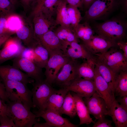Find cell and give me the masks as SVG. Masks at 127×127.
<instances>
[{
    "label": "cell",
    "mask_w": 127,
    "mask_h": 127,
    "mask_svg": "<svg viewBox=\"0 0 127 127\" xmlns=\"http://www.w3.org/2000/svg\"><path fill=\"white\" fill-rule=\"evenodd\" d=\"M115 47L111 48L107 52L94 55L115 73L127 70V58L122 51Z\"/></svg>",
    "instance_id": "obj_5"
},
{
    "label": "cell",
    "mask_w": 127,
    "mask_h": 127,
    "mask_svg": "<svg viewBox=\"0 0 127 127\" xmlns=\"http://www.w3.org/2000/svg\"><path fill=\"white\" fill-rule=\"evenodd\" d=\"M95 64L101 76L108 83L114 93V90L118 74L114 72L95 56Z\"/></svg>",
    "instance_id": "obj_24"
},
{
    "label": "cell",
    "mask_w": 127,
    "mask_h": 127,
    "mask_svg": "<svg viewBox=\"0 0 127 127\" xmlns=\"http://www.w3.org/2000/svg\"><path fill=\"white\" fill-rule=\"evenodd\" d=\"M117 46L122 51L125 57L127 58V43L124 40L118 41L116 43Z\"/></svg>",
    "instance_id": "obj_45"
},
{
    "label": "cell",
    "mask_w": 127,
    "mask_h": 127,
    "mask_svg": "<svg viewBox=\"0 0 127 127\" xmlns=\"http://www.w3.org/2000/svg\"><path fill=\"white\" fill-rule=\"evenodd\" d=\"M0 77L2 80L19 81L26 85L35 81L20 69L9 65L0 66Z\"/></svg>",
    "instance_id": "obj_17"
},
{
    "label": "cell",
    "mask_w": 127,
    "mask_h": 127,
    "mask_svg": "<svg viewBox=\"0 0 127 127\" xmlns=\"http://www.w3.org/2000/svg\"><path fill=\"white\" fill-rule=\"evenodd\" d=\"M12 66L25 72L35 81L43 79L42 68L32 61L20 56L14 58Z\"/></svg>",
    "instance_id": "obj_9"
},
{
    "label": "cell",
    "mask_w": 127,
    "mask_h": 127,
    "mask_svg": "<svg viewBox=\"0 0 127 127\" xmlns=\"http://www.w3.org/2000/svg\"><path fill=\"white\" fill-rule=\"evenodd\" d=\"M65 88L84 98L90 97L96 92L94 80L82 78L76 79Z\"/></svg>",
    "instance_id": "obj_15"
},
{
    "label": "cell",
    "mask_w": 127,
    "mask_h": 127,
    "mask_svg": "<svg viewBox=\"0 0 127 127\" xmlns=\"http://www.w3.org/2000/svg\"><path fill=\"white\" fill-rule=\"evenodd\" d=\"M127 28L126 20L122 18L116 17L95 24L92 28L98 35L116 44L118 41L123 40L126 37Z\"/></svg>",
    "instance_id": "obj_1"
},
{
    "label": "cell",
    "mask_w": 127,
    "mask_h": 127,
    "mask_svg": "<svg viewBox=\"0 0 127 127\" xmlns=\"http://www.w3.org/2000/svg\"><path fill=\"white\" fill-rule=\"evenodd\" d=\"M33 83L31 90L32 108H37L38 111L45 110L49 98L55 89L45 79Z\"/></svg>",
    "instance_id": "obj_6"
},
{
    "label": "cell",
    "mask_w": 127,
    "mask_h": 127,
    "mask_svg": "<svg viewBox=\"0 0 127 127\" xmlns=\"http://www.w3.org/2000/svg\"><path fill=\"white\" fill-rule=\"evenodd\" d=\"M69 91L67 89L65 88H61L58 90L55 89L49 98L45 110L52 111L61 115L60 113L61 107L65 97Z\"/></svg>",
    "instance_id": "obj_22"
},
{
    "label": "cell",
    "mask_w": 127,
    "mask_h": 127,
    "mask_svg": "<svg viewBox=\"0 0 127 127\" xmlns=\"http://www.w3.org/2000/svg\"><path fill=\"white\" fill-rule=\"evenodd\" d=\"M2 80L9 100L20 101L30 110L32 108V92L26 85L19 81Z\"/></svg>",
    "instance_id": "obj_4"
},
{
    "label": "cell",
    "mask_w": 127,
    "mask_h": 127,
    "mask_svg": "<svg viewBox=\"0 0 127 127\" xmlns=\"http://www.w3.org/2000/svg\"><path fill=\"white\" fill-rule=\"evenodd\" d=\"M33 112L37 117H41L52 127H77L78 126L72 123L68 119L63 118L59 114L51 110L42 111L34 110Z\"/></svg>",
    "instance_id": "obj_16"
},
{
    "label": "cell",
    "mask_w": 127,
    "mask_h": 127,
    "mask_svg": "<svg viewBox=\"0 0 127 127\" xmlns=\"http://www.w3.org/2000/svg\"><path fill=\"white\" fill-rule=\"evenodd\" d=\"M63 51L67 56L74 60L81 58L86 60L93 56L83 44L75 42L64 43Z\"/></svg>",
    "instance_id": "obj_18"
},
{
    "label": "cell",
    "mask_w": 127,
    "mask_h": 127,
    "mask_svg": "<svg viewBox=\"0 0 127 127\" xmlns=\"http://www.w3.org/2000/svg\"><path fill=\"white\" fill-rule=\"evenodd\" d=\"M98 121L95 122L93 127H112V121L106 119L105 117L97 119Z\"/></svg>",
    "instance_id": "obj_39"
},
{
    "label": "cell",
    "mask_w": 127,
    "mask_h": 127,
    "mask_svg": "<svg viewBox=\"0 0 127 127\" xmlns=\"http://www.w3.org/2000/svg\"><path fill=\"white\" fill-rule=\"evenodd\" d=\"M15 7L9 0H0V15L14 13Z\"/></svg>",
    "instance_id": "obj_35"
},
{
    "label": "cell",
    "mask_w": 127,
    "mask_h": 127,
    "mask_svg": "<svg viewBox=\"0 0 127 127\" xmlns=\"http://www.w3.org/2000/svg\"><path fill=\"white\" fill-rule=\"evenodd\" d=\"M79 64L75 60L71 59L63 66L53 84L61 88L69 86L77 79V69Z\"/></svg>",
    "instance_id": "obj_8"
},
{
    "label": "cell",
    "mask_w": 127,
    "mask_h": 127,
    "mask_svg": "<svg viewBox=\"0 0 127 127\" xmlns=\"http://www.w3.org/2000/svg\"><path fill=\"white\" fill-rule=\"evenodd\" d=\"M71 59L62 51L54 52L49 55L45 67L44 75L46 80L49 84L52 85L63 65Z\"/></svg>",
    "instance_id": "obj_7"
},
{
    "label": "cell",
    "mask_w": 127,
    "mask_h": 127,
    "mask_svg": "<svg viewBox=\"0 0 127 127\" xmlns=\"http://www.w3.org/2000/svg\"><path fill=\"white\" fill-rule=\"evenodd\" d=\"M13 34L12 33L7 34L5 35L0 36V48L1 46L4 44L7 39Z\"/></svg>",
    "instance_id": "obj_47"
},
{
    "label": "cell",
    "mask_w": 127,
    "mask_h": 127,
    "mask_svg": "<svg viewBox=\"0 0 127 127\" xmlns=\"http://www.w3.org/2000/svg\"><path fill=\"white\" fill-rule=\"evenodd\" d=\"M20 56L34 62L35 54L34 50L32 48L25 47Z\"/></svg>",
    "instance_id": "obj_37"
},
{
    "label": "cell",
    "mask_w": 127,
    "mask_h": 127,
    "mask_svg": "<svg viewBox=\"0 0 127 127\" xmlns=\"http://www.w3.org/2000/svg\"><path fill=\"white\" fill-rule=\"evenodd\" d=\"M61 114L66 115L70 118L74 117L76 115L74 98L70 91L66 94L61 110Z\"/></svg>",
    "instance_id": "obj_30"
},
{
    "label": "cell",
    "mask_w": 127,
    "mask_h": 127,
    "mask_svg": "<svg viewBox=\"0 0 127 127\" xmlns=\"http://www.w3.org/2000/svg\"><path fill=\"white\" fill-rule=\"evenodd\" d=\"M119 6L121 7L123 11L126 13L127 12V0H119Z\"/></svg>",
    "instance_id": "obj_49"
},
{
    "label": "cell",
    "mask_w": 127,
    "mask_h": 127,
    "mask_svg": "<svg viewBox=\"0 0 127 127\" xmlns=\"http://www.w3.org/2000/svg\"><path fill=\"white\" fill-rule=\"evenodd\" d=\"M67 5L64 0H59L56 8L55 20L57 25L71 27L70 20L67 9Z\"/></svg>",
    "instance_id": "obj_27"
},
{
    "label": "cell",
    "mask_w": 127,
    "mask_h": 127,
    "mask_svg": "<svg viewBox=\"0 0 127 127\" xmlns=\"http://www.w3.org/2000/svg\"><path fill=\"white\" fill-rule=\"evenodd\" d=\"M36 39L47 49L49 55L54 52L63 51L64 43L53 30L48 31Z\"/></svg>",
    "instance_id": "obj_20"
},
{
    "label": "cell",
    "mask_w": 127,
    "mask_h": 127,
    "mask_svg": "<svg viewBox=\"0 0 127 127\" xmlns=\"http://www.w3.org/2000/svg\"><path fill=\"white\" fill-rule=\"evenodd\" d=\"M0 98V116L7 115L6 104Z\"/></svg>",
    "instance_id": "obj_46"
},
{
    "label": "cell",
    "mask_w": 127,
    "mask_h": 127,
    "mask_svg": "<svg viewBox=\"0 0 127 127\" xmlns=\"http://www.w3.org/2000/svg\"><path fill=\"white\" fill-rule=\"evenodd\" d=\"M23 18L14 13L8 17L7 21L6 26L9 31L15 33L21 27L23 23Z\"/></svg>",
    "instance_id": "obj_33"
},
{
    "label": "cell",
    "mask_w": 127,
    "mask_h": 127,
    "mask_svg": "<svg viewBox=\"0 0 127 127\" xmlns=\"http://www.w3.org/2000/svg\"><path fill=\"white\" fill-rule=\"evenodd\" d=\"M95 58L93 55L79 64L78 67L77 78L94 79L95 76Z\"/></svg>",
    "instance_id": "obj_25"
},
{
    "label": "cell",
    "mask_w": 127,
    "mask_h": 127,
    "mask_svg": "<svg viewBox=\"0 0 127 127\" xmlns=\"http://www.w3.org/2000/svg\"><path fill=\"white\" fill-rule=\"evenodd\" d=\"M115 99L120 106L127 111V95L118 96V98Z\"/></svg>",
    "instance_id": "obj_44"
},
{
    "label": "cell",
    "mask_w": 127,
    "mask_h": 127,
    "mask_svg": "<svg viewBox=\"0 0 127 127\" xmlns=\"http://www.w3.org/2000/svg\"><path fill=\"white\" fill-rule=\"evenodd\" d=\"M67 4L74 6L81 9L83 8V0H64Z\"/></svg>",
    "instance_id": "obj_43"
},
{
    "label": "cell",
    "mask_w": 127,
    "mask_h": 127,
    "mask_svg": "<svg viewBox=\"0 0 127 127\" xmlns=\"http://www.w3.org/2000/svg\"><path fill=\"white\" fill-rule=\"evenodd\" d=\"M95 0H83V7L87 10Z\"/></svg>",
    "instance_id": "obj_48"
},
{
    "label": "cell",
    "mask_w": 127,
    "mask_h": 127,
    "mask_svg": "<svg viewBox=\"0 0 127 127\" xmlns=\"http://www.w3.org/2000/svg\"><path fill=\"white\" fill-rule=\"evenodd\" d=\"M53 30L64 44L73 42H79V39L76 37L74 32L70 27L60 25Z\"/></svg>",
    "instance_id": "obj_28"
},
{
    "label": "cell",
    "mask_w": 127,
    "mask_h": 127,
    "mask_svg": "<svg viewBox=\"0 0 127 127\" xmlns=\"http://www.w3.org/2000/svg\"><path fill=\"white\" fill-rule=\"evenodd\" d=\"M95 33L89 22L86 21L82 24L79 23L75 31L77 38L81 39L83 41L89 40L94 36Z\"/></svg>",
    "instance_id": "obj_29"
},
{
    "label": "cell",
    "mask_w": 127,
    "mask_h": 127,
    "mask_svg": "<svg viewBox=\"0 0 127 127\" xmlns=\"http://www.w3.org/2000/svg\"><path fill=\"white\" fill-rule=\"evenodd\" d=\"M90 115L96 119L107 115L108 110L104 100L95 92L89 98H83Z\"/></svg>",
    "instance_id": "obj_13"
},
{
    "label": "cell",
    "mask_w": 127,
    "mask_h": 127,
    "mask_svg": "<svg viewBox=\"0 0 127 127\" xmlns=\"http://www.w3.org/2000/svg\"><path fill=\"white\" fill-rule=\"evenodd\" d=\"M67 8L70 20L71 27L75 32L82 17L77 7L67 4Z\"/></svg>",
    "instance_id": "obj_32"
},
{
    "label": "cell",
    "mask_w": 127,
    "mask_h": 127,
    "mask_svg": "<svg viewBox=\"0 0 127 127\" xmlns=\"http://www.w3.org/2000/svg\"><path fill=\"white\" fill-rule=\"evenodd\" d=\"M31 48L33 49L35 54L34 63L41 68H45L49 58L48 50L37 39Z\"/></svg>",
    "instance_id": "obj_26"
},
{
    "label": "cell",
    "mask_w": 127,
    "mask_h": 127,
    "mask_svg": "<svg viewBox=\"0 0 127 127\" xmlns=\"http://www.w3.org/2000/svg\"><path fill=\"white\" fill-rule=\"evenodd\" d=\"M119 7V0H95L82 18L88 22L104 20Z\"/></svg>",
    "instance_id": "obj_3"
},
{
    "label": "cell",
    "mask_w": 127,
    "mask_h": 127,
    "mask_svg": "<svg viewBox=\"0 0 127 127\" xmlns=\"http://www.w3.org/2000/svg\"><path fill=\"white\" fill-rule=\"evenodd\" d=\"M71 93L74 98L76 114L80 120L79 125L94 123L90 115L87 108L82 97L77 94L72 92Z\"/></svg>",
    "instance_id": "obj_23"
},
{
    "label": "cell",
    "mask_w": 127,
    "mask_h": 127,
    "mask_svg": "<svg viewBox=\"0 0 127 127\" xmlns=\"http://www.w3.org/2000/svg\"><path fill=\"white\" fill-rule=\"evenodd\" d=\"M15 7L17 6L20 3L19 0H9Z\"/></svg>",
    "instance_id": "obj_51"
},
{
    "label": "cell",
    "mask_w": 127,
    "mask_h": 127,
    "mask_svg": "<svg viewBox=\"0 0 127 127\" xmlns=\"http://www.w3.org/2000/svg\"><path fill=\"white\" fill-rule=\"evenodd\" d=\"M0 127H16L11 118L7 115L0 116Z\"/></svg>",
    "instance_id": "obj_38"
},
{
    "label": "cell",
    "mask_w": 127,
    "mask_h": 127,
    "mask_svg": "<svg viewBox=\"0 0 127 127\" xmlns=\"http://www.w3.org/2000/svg\"><path fill=\"white\" fill-rule=\"evenodd\" d=\"M92 55L102 54L111 48L117 46L116 43L100 35H94L89 40L82 44Z\"/></svg>",
    "instance_id": "obj_14"
},
{
    "label": "cell",
    "mask_w": 127,
    "mask_h": 127,
    "mask_svg": "<svg viewBox=\"0 0 127 127\" xmlns=\"http://www.w3.org/2000/svg\"><path fill=\"white\" fill-rule=\"evenodd\" d=\"M7 115L16 127H32L37 122L36 115L21 102L8 100L7 102Z\"/></svg>",
    "instance_id": "obj_2"
},
{
    "label": "cell",
    "mask_w": 127,
    "mask_h": 127,
    "mask_svg": "<svg viewBox=\"0 0 127 127\" xmlns=\"http://www.w3.org/2000/svg\"><path fill=\"white\" fill-rule=\"evenodd\" d=\"M45 0H34L31 12V16L40 11L44 2Z\"/></svg>",
    "instance_id": "obj_40"
},
{
    "label": "cell",
    "mask_w": 127,
    "mask_h": 127,
    "mask_svg": "<svg viewBox=\"0 0 127 127\" xmlns=\"http://www.w3.org/2000/svg\"><path fill=\"white\" fill-rule=\"evenodd\" d=\"M0 98L4 102L8 100V95L3 83L0 81Z\"/></svg>",
    "instance_id": "obj_42"
},
{
    "label": "cell",
    "mask_w": 127,
    "mask_h": 127,
    "mask_svg": "<svg viewBox=\"0 0 127 127\" xmlns=\"http://www.w3.org/2000/svg\"><path fill=\"white\" fill-rule=\"evenodd\" d=\"M32 17L34 35L36 39L48 31L53 30L57 25L55 20L53 18L47 17L41 11Z\"/></svg>",
    "instance_id": "obj_12"
},
{
    "label": "cell",
    "mask_w": 127,
    "mask_h": 127,
    "mask_svg": "<svg viewBox=\"0 0 127 127\" xmlns=\"http://www.w3.org/2000/svg\"><path fill=\"white\" fill-rule=\"evenodd\" d=\"M107 115L110 116L116 127H127V111L116 100L112 102Z\"/></svg>",
    "instance_id": "obj_21"
},
{
    "label": "cell",
    "mask_w": 127,
    "mask_h": 127,
    "mask_svg": "<svg viewBox=\"0 0 127 127\" xmlns=\"http://www.w3.org/2000/svg\"><path fill=\"white\" fill-rule=\"evenodd\" d=\"M24 48L17 37L10 36L0 50V64L19 56Z\"/></svg>",
    "instance_id": "obj_11"
},
{
    "label": "cell",
    "mask_w": 127,
    "mask_h": 127,
    "mask_svg": "<svg viewBox=\"0 0 127 127\" xmlns=\"http://www.w3.org/2000/svg\"><path fill=\"white\" fill-rule=\"evenodd\" d=\"M9 15H0V36L9 33L14 34L10 32L7 27V20Z\"/></svg>",
    "instance_id": "obj_36"
},
{
    "label": "cell",
    "mask_w": 127,
    "mask_h": 127,
    "mask_svg": "<svg viewBox=\"0 0 127 127\" xmlns=\"http://www.w3.org/2000/svg\"><path fill=\"white\" fill-rule=\"evenodd\" d=\"M34 127H51L47 123H39L37 122L34 125Z\"/></svg>",
    "instance_id": "obj_50"
},
{
    "label": "cell",
    "mask_w": 127,
    "mask_h": 127,
    "mask_svg": "<svg viewBox=\"0 0 127 127\" xmlns=\"http://www.w3.org/2000/svg\"><path fill=\"white\" fill-rule=\"evenodd\" d=\"M60 0H45L41 11L48 18H53L56 14L58 3Z\"/></svg>",
    "instance_id": "obj_34"
},
{
    "label": "cell",
    "mask_w": 127,
    "mask_h": 127,
    "mask_svg": "<svg viewBox=\"0 0 127 127\" xmlns=\"http://www.w3.org/2000/svg\"><path fill=\"white\" fill-rule=\"evenodd\" d=\"M20 28L16 32L17 37L27 47L32 48L36 40L34 34L32 21L30 18H23Z\"/></svg>",
    "instance_id": "obj_19"
},
{
    "label": "cell",
    "mask_w": 127,
    "mask_h": 127,
    "mask_svg": "<svg viewBox=\"0 0 127 127\" xmlns=\"http://www.w3.org/2000/svg\"><path fill=\"white\" fill-rule=\"evenodd\" d=\"M95 71L94 80L96 92L104 100L108 111L115 99L114 93L109 84L101 75L95 66Z\"/></svg>",
    "instance_id": "obj_10"
},
{
    "label": "cell",
    "mask_w": 127,
    "mask_h": 127,
    "mask_svg": "<svg viewBox=\"0 0 127 127\" xmlns=\"http://www.w3.org/2000/svg\"><path fill=\"white\" fill-rule=\"evenodd\" d=\"M115 96L127 95V70L123 71L118 74L115 87Z\"/></svg>",
    "instance_id": "obj_31"
},
{
    "label": "cell",
    "mask_w": 127,
    "mask_h": 127,
    "mask_svg": "<svg viewBox=\"0 0 127 127\" xmlns=\"http://www.w3.org/2000/svg\"><path fill=\"white\" fill-rule=\"evenodd\" d=\"M34 0H19L20 3L23 6L25 11L31 10Z\"/></svg>",
    "instance_id": "obj_41"
}]
</instances>
